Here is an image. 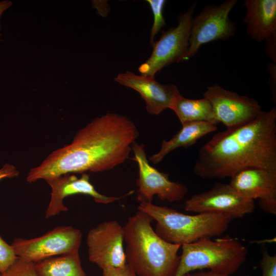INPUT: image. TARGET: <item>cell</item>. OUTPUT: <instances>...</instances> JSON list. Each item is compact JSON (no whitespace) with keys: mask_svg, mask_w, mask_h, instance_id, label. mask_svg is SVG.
Instances as JSON below:
<instances>
[{"mask_svg":"<svg viewBox=\"0 0 276 276\" xmlns=\"http://www.w3.org/2000/svg\"><path fill=\"white\" fill-rule=\"evenodd\" d=\"M246 12L243 22L246 32L257 42L276 33V1L246 0Z\"/></svg>","mask_w":276,"mask_h":276,"instance_id":"obj_16","label":"cell"},{"mask_svg":"<svg viewBox=\"0 0 276 276\" xmlns=\"http://www.w3.org/2000/svg\"><path fill=\"white\" fill-rule=\"evenodd\" d=\"M237 0L204 7L193 16L186 60L193 57L203 44L218 40H226L234 36L237 27L229 17Z\"/></svg>","mask_w":276,"mask_h":276,"instance_id":"obj_7","label":"cell"},{"mask_svg":"<svg viewBox=\"0 0 276 276\" xmlns=\"http://www.w3.org/2000/svg\"><path fill=\"white\" fill-rule=\"evenodd\" d=\"M0 276H39L34 263L18 258L16 262Z\"/></svg>","mask_w":276,"mask_h":276,"instance_id":"obj_21","label":"cell"},{"mask_svg":"<svg viewBox=\"0 0 276 276\" xmlns=\"http://www.w3.org/2000/svg\"><path fill=\"white\" fill-rule=\"evenodd\" d=\"M153 15V22L151 29L150 43L152 45L154 38L161 29L166 25L163 11L166 1L147 0Z\"/></svg>","mask_w":276,"mask_h":276,"instance_id":"obj_20","label":"cell"},{"mask_svg":"<svg viewBox=\"0 0 276 276\" xmlns=\"http://www.w3.org/2000/svg\"><path fill=\"white\" fill-rule=\"evenodd\" d=\"M262 253L259 265L262 271V276H276V255H269L264 246Z\"/></svg>","mask_w":276,"mask_h":276,"instance_id":"obj_23","label":"cell"},{"mask_svg":"<svg viewBox=\"0 0 276 276\" xmlns=\"http://www.w3.org/2000/svg\"><path fill=\"white\" fill-rule=\"evenodd\" d=\"M19 173V171L14 166L7 163L0 169V180L17 176Z\"/></svg>","mask_w":276,"mask_h":276,"instance_id":"obj_27","label":"cell"},{"mask_svg":"<svg viewBox=\"0 0 276 276\" xmlns=\"http://www.w3.org/2000/svg\"><path fill=\"white\" fill-rule=\"evenodd\" d=\"M82 239L80 229L72 226H61L38 237L30 239L16 238L11 245L19 258L35 263L51 257L79 251Z\"/></svg>","mask_w":276,"mask_h":276,"instance_id":"obj_8","label":"cell"},{"mask_svg":"<svg viewBox=\"0 0 276 276\" xmlns=\"http://www.w3.org/2000/svg\"><path fill=\"white\" fill-rule=\"evenodd\" d=\"M52 189L51 199L45 212V217L55 216L61 212L68 211L63 204V199L69 196L83 194L91 196L98 203L107 204L120 200L133 193L131 191L120 197L107 196L99 193L89 181V175L82 173L78 178L67 173L46 180Z\"/></svg>","mask_w":276,"mask_h":276,"instance_id":"obj_14","label":"cell"},{"mask_svg":"<svg viewBox=\"0 0 276 276\" xmlns=\"http://www.w3.org/2000/svg\"><path fill=\"white\" fill-rule=\"evenodd\" d=\"M276 172V108L253 120L227 128L201 147L193 167L202 179L232 177L244 169Z\"/></svg>","mask_w":276,"mask_h":276,"instance_id":"obj_2","label":"cell"},{"mask_svg":"<svg viewBox=\"0 0 276 276\" xmlns=\"http://www.w3.org/2000/svg\"><path fill=\"white\" fill-rule=\"evenodd\" d=\"M39 276H87L79 251L51 257L34 263Z\"/></svg>","mask_w":276,"mask_h":276,"instance_id":"obj_18","label":"cell"},{"mask_svg":"<svg viewBox=\"0 0 276 276\" xmlns=\"http://www.w3.org/2000/svg\"><path fill=\"white\" fill-rule=\"evenodd\" d=\"M182 252L174 276L195 270L209 269L218 274H234L244 263L247 249L237 239L227 235L214 240L203 238L181 246Z\"/></svg>","mask_w":276,"mask_h":276,"instance_id":"obj_5","label":"cell"},{"mask_svg":"<svg viewBox=\"0 0 276 276\" xmlns=\"http://www.w3.org/2000/svg\"><path fill=\"white\" fill-rule=\"evenodd\" d=\"M170 109L177 116L180 123L215 120L213 109L209 100L186 98L181 94L174 100Z\"/></svg>","mask_w":276,"mask_h":276,"instance_id":"obj_19","label":"cell"},{"mask_svg":"<svg viewBox=\"0 0 276 276\" xmlns=\"http://www.w3.org/2000/svg\"><path fill=\"white\" fill-rule=\"evenodd\" d=\"M12 5V2L9 1H4L0 2V17L3 13V12L10 7ZM1 26H0V29H1ZM1 36V34L0 33V36Z\"/></svg>","mask_w":276,"mask_h":276,"instance_id":"obj_29","label":"cell"},{"mask_svg":"<svg viewBox=\"0 0 276 276\" xmlns=\"http://www.w3.org/2000/svg\"><path fill=\"white\" fill-rule=\"evenodd\" d=\"M18 259L12 245L5 241L0 235V273L8 270Z\"/></svg>","mask_w":276,"mask_h":276,"instance_id":"obj_22","label":"cell"},{"mask_svg":"<svg viewBox=\"0 0 276 276\" xmlns=\"http://www.w3.org/2000/svg\"><path fill=\"white\" fill-rule=\"evenodd\" d=\"M254 200L239 194L229 184L216 183L208 191L194 194L185 202V209L197 214H214L232 219L252 213Z\"/></svg>","mask_w":276,"mask_h":276,"instance_id":"obj_10","label":"cell"},{"mask_svg":"<svg viewBox=\"0 0 276 276\" xmlns=\"http://www.w3.org/2000/svg\"><path fill=\"white\" fill-rule=\"evenodd\" d=\"M153 220L138 210L123 226L126 263L139 276H174L181 245L159 237L151 226Z\"/></svg>","mask_w":276,"mask_h":276,"instance_id":"obj_3","label":"cell"},{"mask_svg":"<svg viewBox=\"0 0 276 276\" xmlns=\"http://www.w3.org/2000/svg\"><path fill=\"white\" fill-rule=\"evenodd\" d=\"M103 276H137L134 271L126 264L121 267L103 270Z\"/></svg>","mask_w":276,"mask_h":276,"instance_id":"obj_24","label":"cell"},{"mask_svg":"<svg viewBox=\"0 0 276 276\" xmlns=\"http://www.w3.org/2000/svg\"><path fill=\"white\" fill-rule=\"evenodd\" d=\"M276 64L273 62L268 63L267 70L269 73L268 85L271 92L272 99L276 102Z\"/></svg>","mask_w":276,"mask_h":276,"instance_id":"obj_25","label":"cell"},{"mask_svg":"<svg viewBox=\"0 0 276 276\" xmlns=\"http://www.w3.org/2000/svg\"><path fill=\"white\" fill-rule=\"evenodd\" d=\"M124 241V228L118 221L112 220L99 224L87 235L89 261L102 270L125 266Z\"/></svg>","mask_w":276,"mask_h":276,"instance_id":"obj_11","label":"cell"},{"mask_svg":"<svg viewBox=\"0 0 276 276\" xmlns=\"http://www.w3.org/2000/svg\"><path fill=\"white\" fill-rule=\"evenodd\" d=\"M196 4L194 3L186 12L179 15L176 26L162 32L159 39L152 44L149 58L139 68L141 75L154 77L165 67L186 61Z\"/></svg>","mask_w":276,"mask_h":276,"instance_id":"obj_6","label":"cell"},{"mask_svg":"<svg viewBox=\"0 0 276 276\" xmlns=\"http://www.w3.org/2000/svg\"><path fill=\"white\" fill-rule=\"evenodd\" d=\"M228 184L242 197L258 199L259 206L265 213L276 214V172L246 169L231 177Z\"/></svg>","mask_w":276,"mask_h":276,"instance_id":"obj_13","label":"cell"},{"mask_svg":"<svg viewBox=\"0 0 276 276\" xmlns=\"http://www.w3.org/2000/svg\"><path fill=\"white\" fill-rule=\"evenodd\" d=\"M138 210L147 213L156 221L154 231L159 237L169 243L180 245L221 236L227 229L232 220L220 214L186 215L152 203H140Z\"/></svg>","mask_w":276,"mask_h":276,"instance_id":"obj_4","label":"cell"},{"mask_svg":"<svg viewBox=\"0 0 276 276\" xmlns=\"http://www.w3.org/2000/svg\"><path fill=\"white\" fill-rule=\"evenodd\" d=\"M139 135L135 125L127 117L107 113L95 118L76 133L71 144L53 151L31 169L27 181L110 170L130 158Z\"/></svg>","mask_w":276,"mask_h":276,"instance_id":"obj_1","label":"cell"},{"mask_svg":"<svg viewBox=\"0 0 276 276\" xmlns=\"http://www.w3.org/2000/svg\"><path fill=\"white\" fill-rule=\"evenodd\" d=\"M96 5H94L95 8L98 10V13L103 17L106 16L109 11V5L107 3V1H97L96 3H94Z\"/></svg>","mask_w":276,"mask_h":276,"instance_id":"obj_28","label":"cell"},{"mask_svg":"<svg viewBox=\"0 0 276 276\" xmlns=\"http://www.w3.org/2000/svg\"><path fill=\"white\" fill-rule=\"evenodd\" d=\"M182 276H197V275L195 273L193 274L190 272V273H186Z\"/></svg>","mask_w":276,"mask_h":276,"instance_id":"obj_31","label":"cell"},{"mask_svg":"<svg viewBox=\"0 0 276 276\" xmlns=\"http://www.w3.org/2000/svg\"><path fill=\"white\" fill-rule=\"evenodd\" d=\"M203 97L210 102L215 120L227 128L250 122L262 111L257 100L227 90L217 84L207 87Z\"/></svg>","mask_w":276,"mask_h":276,"instance_id":"obj_12","label":"cell"},{"mask_svg":"<svg viewBox=\"0 0 276 276\" xmlns=\"http://www.w3.org/2000/svg\"><path fill=\"white\" fill-rule=\"evenodd\" d=\"M145 145L135 142L132 145L134 157L137 164L139 177L136 200L140 203H152L154 195L163 201L175 202L181 200L187 194V187L180 182L172 181L169 174L160 172L152 166L147 158Z\"/></svg>","mask_w":276,"mask_h":276,"instance_id":"obj_9","label":"cell"},{"mask_svg":"<svg viewBox=\"0 0 276 276\" xmlns=\"http://www.w3.org/2000/svg\"><path fill=\"white\" fill-rule=\"evenodd\" d=\"M218 124L215 120L182 124L181 129L169 140H163L159 151L151 155L149 160L154 164L159 163L173 150L179 147L191 146L202 137L216 131Z\"/></svg>","mask_w":276,"mask_h":276,"instance_id":"obj_17","label":"cell"},{"mask_svg":"<svg viewBox=\"0 0 276 276\" xmlns=\"http://www.w3.org/2000/svg\"><path fill=\"white\" fill-rule=\"evenodd\" d=\"M264 41L266 54L276 64V33L270 35Z\"/></svg>","mask_w":276,"mask_h":276,"instance_id":"obj_26","label":"cell"},{"mask_svg":"<svg viewBox=\"0 0 276 276\" xmlns=\"http://www.w3.org/2000/svg\"><path fill=\"white\" fill-rule=\"evenodd\" d=\"M114 81L139 93L145 103L147 112L153 115L170 109L176 97L180 94L173 84H162L154 77L139 75L132 72L119 73Z\"/></svg>","mask_w":276,"mask_h":276,"instance_id":"obj_15","label":"cell"},{"mask_svg":"<svg viewBox=\"0 0 276 276\" xmlns=\"http://www.w3.org/2000/svg\"><path fill=\"white\" fill-rule=\"evenodd\" d=\"M197 276H229L227 275L220 274L214 273L211 271L207 272L201 271L195 273Z\"/></svg>","mask_w":276,"mask_h":276,"instance_id":"obj_30","label":"cell"}]
</instances>
